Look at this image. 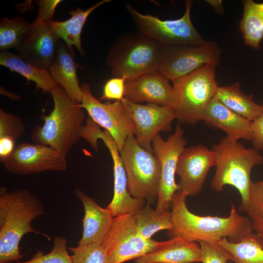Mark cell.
Returning <instances> with one entry per match:
<instances>
[{
  "label": "cell",
  "instance_id": "cell-1",
  "mask_svg": "<svg viewBox=\"0 0 263 263\" xmlns=\"http://www.w3.org/2000/svg\"><path fill=\"white\" fill-rule=\"evenodd\" d=\"M187 197L179 190L170 201L172 226L167 230L169 239L181 237L194 242L215 244L225 238L229 242L238 243L252 233V222L239 214L234 204L227 217L200 216L188 210Z\"/></svg>",
  "mask_w": 263,
  "mask_h": 263
},
{
  "label": "cell",
  "instance_id": "cell-2",
  "mask_svg": "<svg viewBox=\"0 0 263 263\" xmlns=\"http://www.w3.org/2000/svg\"><path fill=\"white\" fill-rule=\"evenodd\" d=\"M45 213L41 201L29 190L8 192L0 187V263L18 262L23 257L19 252V242L26 234L39 233L31 223Z\"/></svg>",
  "mask_w": 263,
  "mask_h": 263
},
{
  "label": "cell",
  "instance_id": "cell-3",
  "mask_svg": "<svg viewBox=\"0 0 263 263\" xmlns=\"http://www.w3.org/2000/svg\"><path fill=\"white\" fill-rule=\"evenodd\" d=\"M50 94L54 109L43 117V125L33 130L31 138L36 144L49 146L66 157L82 138L85 113L81 103L71 98L60 85H57Z\"/></svg>",
  "mask_w": 263,
  "mask_h": 263
},
{
  "label": "cell",
  "instance_id": "cell-4",
  "mask_svg": "<svg viewBox=\"0 0 263 263\" xmlns=\"http://www.w3.org/2000/svg\"><path fill=\"white\" fill-rule=\"evenodd\" d=\"M215 154L216 171L211 187L216 191L226 185L235 188L241 195L240 211H245L252 181L250 174L256 165L263 164V156L255 149L246 148L226 136L211 148Z\"/></svg>",
  "mask_w": 263,
  "mask_h": 263
},
{
  "label": "cell",
  "instance_id": "cell-5",
  "mask_svg": "<svg viewBox=\"0 0 263 263\" xmlns=\"http://www.w3.org/2000/svg\"><path fill=\"white\" fill-rule=\"evenodd\" d=\"M163 45L138 32L124 35L112 45L106 59L115 77L126 79L157 72Z\"/></svg>",
  "mask_w": 263,
  "mask_h": 263
},
{
  "label": "cell",
  "instance_id": "cell-6",
  "mask_svg": "<svg viewBox=\"0 0 263 263\" xmlns=\"http://www.w3.org/2000/svg\"><path fill=\"white\" fill-rule=\"evenodd\" d=\"M216 66L206 64L173 82L176 119L181 124L195 125L202 120L204 111L218 87Z\"/></svg>",
  "mask_w": 263,
  "mask_h": 263
},
{
  "label": "cell",
  "instance_id": "cell-7",
  "mask_svg": "<svg viewBox=\"0 0 263 263\" xmlns=\"http://www.w3.org/2000/svg\"><path fill=\"white\" fill-rule=\"evenodd\" d=\"M120 154L125 168L129 193L153 205L157 202L161 165L153 153L142 148L134 136H129Z\"/></svg>",
  "mask_w": 263,
  "mask_h": 263
},
{
  "label": "cell",
  "instance_id": "cell-8",
  "mask_svg": "<svg viewBox=\"0 0 263 263\" xmlns=\"http://www.w3.org/2000/svg\"><path fill=\"white\" fill-rule=\"evenodd\" d=\"M193 1H186L183 16L173 20H161L150 15L137 11L129 3L125 7L134 22L139 32L163 45H200L207 40L193 25L190 12Z\"/></svg>",
  "mask_w": 263,
  "mask_h": 263
},
{
  "label": "cell",
  "instance_id": "cell-9",
  "mask_svg": "<svg viewBox=\"0 0 263 263\" xmlns=\"http://www.w3.org/2000/svg\"><path fill=\"white\" fill-rule=\"evenodd\" d=\"M222 49L214 40L200 45H163L157 72L173 81L203 65H219Z\"/></svg>",
  "mask_w": 263,
  "mask_h": 263
},
{
  "label": "cell",
  "instance_id": "cell-10",
  "mask_svg": "<svg viewBox=\"0 0 263 263\" xmlns=\"http://www.w3.org/2000/svg\"><path fill=\"white\" fill-rule=\"evenodd\" d=\"M160 242L143 238L136 225L134 214H128L114 218L101 244L106 251L107 263H123L152 251Z\"/></svg>",
  "mask_w": 263,
  "mask_h": 263
},
{
  "label": "cell",
  "instance_id": "cell-11",
  "mask_svg": "<svg viewBox=\"0 0 263 263\" xmlns=\"http://www.w3.org/2000/svg\"><path fill=\"white\" fill-rule=\"evenodd\" d=\"M184 131L178 124L173 133L167 140L160 133H157L152 141L153 153L160 163L161 177L155 209L160 213L169 212L170 203L176 191L180 190L175 180L179 158L186 148L187 141Z\"/></svg>",
  "mask_w": 263,
  "mask_h": 263
},
{
  "label": "cell",
  "instance_id": "cell-12",
  "mask_svg": "<svg viewBox=\"0 0 263 263\" xmlns=\"http://www.w3.org/2000/svg\"><path fill=\"white\" fill-rule=\"evenodd\" d=\"M96 124L91 125L86 132V138L92 146L102 140L108 149L113 164L114 192L112 200L106 207L115 217L117 216L134 214L145 206L146 201L132 197L129 192L126 173L115 141L106 130L103 131Z\"/></svg>",
  "mask_w": 263,
  "mask_h": 263
},
{
  "label": "cell",
  "instance_id": "cell-13",
  "mask_svg": "<svg viewBox=\"0 0 263 263\" xmlns=\"http://www.w3.org/2000/svg\"><path fill=\"white\" fill-rule=\"evenodd\" d=\"M83 96L81 103L92 119L104 128L115 141L119 152L129 136H134L132 120L122 100L102 103L92 94L89 85H81Z\"/></svg>",
  "mask_w": 263,
  "mask_h": 263
},
{
  "label": "cell",
  "instance_id": "cell-14",
  "mask_svg": "<svg viewBox=\"0 0 263 263\" xmlns=\"http://www.w3.org/2000/svg\"><path fill=\"white\" fill-rule=\"evenodd\" d=\"M0 161L8 172L22 175L50 170L64 171L68 167L66 157L49 146L36 143L19 144Z\"/></svg>",
  "mask_w": 263,
  "mask_h": 263
},
{
  "label": "cell",
  "instance_id": "cell-15",
  "mask_svg": "<svg viewBox=\"0 0 263 263\" xmlns=\"http://www.w3.org/2000/svg\"><path fill=\"white\" fill-rule=\"evenodd\" d=\"M133 124L134 136L139 145L152 153V141L160 132H169L176 119L173 106H162L153 103L146 105L122 100Z\"/></svg>",
  "mask_w": 263,
  "mask_h": 263
},
{
  "label": "cell",
  "instance_id": "cell-16",
  "mask_svg": "<svg viewBox=\"0 0 263 263\" xmlns=\"http://www.w3.org/2000/svg\"><path fill=\"white\" fill-rule=\"evenodd\" d=\"M215 165L212 150L202 145L186 147L179 158L176 169L180 190L187 196L199 194L210 169Z\"/></svg>",
  "mask_w": 263,
  "mask_h": 263
},
{
  "label": "cell",
  "instance_id": "cell-17",
  "mask_svg": "<svg viewBox=\"0 0 263 263\" xmlns=\"http://www.w3.org/2000/svg\"><path fill=\"white\" fill-rule=\"evenodd\" d=\"M124 97L137 103L173 106L175 95L169 80L155 72L126 79Z\"/></svg>",
  "mask_w": 263,
  "mask_h": 263
},
{
  "label": "cell",
  "instance_id": "cell-18",
  "mask_svg": "<svg viewBox=\"0 0 263 263\" xmlns=\"http://www.w3.org/2000/svg\"><path fill=\"white\" fill-rule=\"evenodd\" d=\"M59 41L46 24L36 19L29 35L16 50L27 62L48 69L55 57Z\"/></svg>",
  "mask_w": 263,
  "mask_h": 263
},
{
  "label": "cell",
  "instance_id": "cell-19",
  "mask_svg": "<svg viewBox=\"0 0 263 263\" xmlns=\"http://www.w3.org/2000/svg\"><path fill=\"white\" fill-rule=\"evenodd\" d=\"M75 194L81 201L84 210L83 232L78 245L101 244L112 227L114 217L109 210L101 207L81 190L76 188Z\"/></svg>",
  "mask_w": 263,
  "mask_h": 263
},
{
  "label": "cell",
  "instance_id": "cell-20",
  "mask_svg": "<svg viewBox=\"0 0 263 263\" xmlns=\"http://www.w3.org/2000/svg\"><path fill=\"white\" fill-rule=\"evenodd\" d=\"M202 120L209 126L223 131L229 139L251 141L252 122L229 109L216 95L206 107Z\"/></svg>",
  "mask_w": 263,
  "mask_h": 263
},
{
  "label": "cell",
  "instance_id": "cell-21",
  "mask_svg": "<svg viewBox=\"0 0 263 263\" xmlns=\"http://www.w3.org/2000/svg\"><path fill=\"white\" fill-rule=\"evenodd\" d=\"M201 262L200 245L196 242L181 237L161 242L155 249L134 260V263H194Z\"/></svg>",
  "mask_w": 263,
  "mask_h": 263
},
{
  "label": "cell",
  "instance_id": "cell-22",
  "mask_svg": "<svg viewBox=\"0 0 263 263\" xmlns=\"http://www.w3.org/2000/svg\"><path fill=\"white\" fill-rule=\"evenodd\" d=\"M74 53L59 41L55 57L48 70L56 83L74 100L81 103L83 93L77 75V64Z\"/></svg>",
  "mask_w": 263,
  "mask_h": 263
},
{
  "label": "cell",
  "instance_id": "cell-23",
  "mask_svg": "<svg viewBox=\"0 0 263 263\" xmlns=\"http://www.w3.org/2000/svg\"><path fill=\"white\" fill-rule=\"evenodd\" d=\"M103 0L86 9L77 8L70 12L71 17L64 21L52 20L46 25L59 38H62L70 51L74 53L72 46H75L82 56L85 55L81 42V34L83 27L89 15L100 5L111 1Z\"/></svg>",
  "mask_w": 263,
  "mask_h": 263
},
{
  "label": "cell",
  "instance_id": "cell-24",
  "mask_svg": "<svg viewBox=\"0 0 263 263\" xmlns=\"http://www.w3.org/2000/svg\"><path fill=\"white\" fill-rule=\"evenodd\" d=\"M0 65L26 77L28 82L34 81L36 89L43 93H50L58 85L48 69L27 62L21 56L7 51L0 53Z\"/></svg>",
  "mask_w": 263,
  "mask_h": 263
},
{
  "label": "cell",
  "instance_id": "cell-25",
  "mask_svg": "<svg viewBox=\"0 0 263 263\" xmlns=\"http://www.w3.org/2000/svg\"><path fill=\"white\" fill-rule=\"evenodd\" d=\"M215 95L225 106L251 122L263 112V105L255 102L252 94H244L238 82L229 86H218Z\"/></svg>",
  "mask_w": 263,
  "mask_h": 263
},
{
  "label": "cell",
  "instance_id": "cell-26",
  "mask_svg": "<svg viewBox=\"0 0 263 263\" xmlns=\"http://www.w3.org/2000/svg\"><path fill=\"white\" fill-rule=\"evenodd\" d=\"M243 14L240 22L244 43L255 50L261 48L263 39V2L242 0Z\"/></svg>",
  "mask_w": 263,
  "mask_h": 263
},
{
  "label": "cell",
  "instance_id": "cell-27",
  "mask_svg": "<svg viewBox=\"0 0 263 263\" xmlns=\"http://www.w3.org/2000/svg\"><path fill=\"white\" fill-rule=\"evenodd\" d=\"M251 233L238 243L223 238L217 244L227 249L234 263H263V233Z\"/></svg>",
  "mask_w": 263,
  "mask_h": 263
},
{
  "label": "cell",
  "instance_id": "cell-28",
  "mask_svg": "<svg viewBox=\"0 0 263 263\" xmlns=\"http://www.w3.org/2000/svg\"><path fill=\"white\" fill-rule=\"evenodd\" d=\"M151 205L146 202L143 207L134 214L136 225L141 235L150 239L157 232L169 230L172 228L170 211L160 213L154 209Z\"/></svg>",
  "mask_w": 263,
  "mask_h": 263
},
{
  "label": "cell",
  "instance_id": "cell-29",
  "mask_svg": "<svg viewBox=\"0 0 263 263\" xmlns=\"http://www.w3.org/2000/svg\"><path fill=\"white\" fill-rule=\"evenodd\" d=\"M32 28V23L22 17L8 19L7 17L0 21V50L6 51L10 48L16 49L27 37Z\"/></svg>",
  "mask_w": 263,
  "mask_h": 263
},
{
  "label": "cell",
  "instance_id": "cell-30",
  "mask_svg": "<svg viewBox=\"0 0 263 263\" xmlns=\"http://www.w3.org/2000/svg\"><path fill=\"white\" fill-rule=\"evenodd\" d=\"M67 239L64 237L56 236L53 240L52 250L44 254L38 251L28 261H18L13 263H73L72 256L70 255L67 250Z\"/></svg>",
  "mask_w": 263,
  "mask_h": 263
},
{
  "label": "cell",
  "instance_id": "cell-31",
  "mask_svg": "<svg viewBox=\"0 0 263 263\" xmlns=\"http://www.w3.org/2000/svg\"><path fill=\"white\" fill-rule=\"evenodd\" d=\"M73 263H107L106 251L101 244L70 247Z\"/></svg>",
  "mask_w": 263,
  "mask_h": 263
},
{
  "label": "cell",
  "instance_id": "cell-32",
  "mask_svg": "<svg viewBox=\"0 0 263 263\" xmlns=\"http://www.w3.org/2000/svg\"><path fill=\"white\" fill-rule=\"evenodd\" d=\"M25 130V126L20 117L0 109V138H10L15 142Z\"/></svg>",
  "mask_w": 263,
  "mask_h": 263
},
{
  "label": "cell",
  "instance_id": "cell-33",
  "mask_svg": "<svg viewBox=\"0 0 263 263\" xmlns=\"http://www.w3.org/2000/svg\"><path fill=\"white\" fill-rule=\"evenodd\" d=\"M252 220H263V181L252 182L245 210Z\"/></svg>",
  "mask_w": 263,
  "mask_h": 263
},
{
  "label": "cell",
  "instance_id": "cell-34",
  "mask_svg": "<svg viewBox=\"0 0 263 263\" xmlns=\"http://www.w3.org/2000/svg\"><path fill=\"white\" fill-rule=\"evenodd\" d=\"M201 247L202 263H227L233 262L230 252L218 244L198 242Z\"/></svg>",
  "mask_w": 263,
  "mask_h": 263
},
{
  "label": "cell",
  "instance_id": "cell-35",
  "mask_svg": "<svg viewBox=\"0 0 263 263\" xmlns=\"http://www.w3.org/2000/svg\"><path fill=\"white\" fill-rule=\"evenodd\" d=\"M125 80L121 77L109 79L104 86L101 100L121 101L125 96Z\"/></svg>",
  "mask_w": 263,
  "mask_h": 263
},
{
  "label": "cell",
  "instance_id": "cell-36",
  "mask_svg": "<svg viewBox=\"0 0 263 263\" xmlns=\"http://www.w3.org/2000/svg\"><path fill=\"white\" fill-rule=\"evenodd\" d=\"M62 1L61 0H38L36 1L38 6V16L36 19L45 24L53 20L56 8Z\"/></svg>",
  "mask_w": 263,
  "mask_h": 263
},
{
  "label": "cell",
  "instance_id": "cell-37",
  "mask_svg": "<svg viewBox=\"0 0 263 263\" xmlns=\"http://www.w3.org/2000/svg\"><path fill=\"white\" fill-rule=\"evenodd\" d=\"M263 106V104H262ZM252 140L254 148L263 152V112L256 120L252 122Z\"/></svg>",
  "mask_w": 263,
  "mask_h": 263
},
{
  "label": "cell",
  "instance_id": "cell-38",
  "mask_svg": "<svg viewBox=\"0 0 263 263\" xmlns=\"http://www.w3.org/2000/svg\"><path fill=\"white\" fill-rule=\"evenodd\" d=\"M15 142L8 138H0V159L9 156L15 149Z\"/></svg>",
  "mask_w": 263,
  "mask_h": 263
},
{
  "label": "cell",
  "instance_id": "cell-39",
  "mask_svg": "<svg viewBox=\"0 0 263 263\" xmlns=\"http://www.w3.org/2000/svg\"><path fill=\"white\" fill-rule=\"evenodd\" d=\"M206 1L215 10L218 15H222L224 13V9L223 5V2L221 0H207Z\"/></svg>",
  "mask_w": 263,
  "mask_h": 263
},
{
  "label": "cell",
  "instance_id": "cell-40",
  "mask_svg": "<svg viewBox=\"0 0 263 263\" xmlns=\"http://www.w3.org/2000/svg\"><path fill=\"white\" fill-rule=\"evenodd\" d=\"M0 93L1 94H2L7 97L13 101H15L20 98V96L18 95V94L15 93H13L12 92H9L6 90L5 89H4L2 87H0Z\"/></svg>",
  "mask_w": 263,
  "mask_h": 263
},
{
  "label": "cell",
  "instance_id": "cell-41",
  "mask_svg": "<svg viewBox=\"0 0 263 263\" xmlns=\"http://www.w3.org/2000/svg\"><path fill=\"white\" fill-rule=\"evenodd\" d=\"M252 225L253 229L255 230L257 233H263V220H252Z\"/></svg>",
  "mask_w": 263,
  "mask_h": 263
},
{
  "label": "cell",
  "instance_id": "cell-42",
  "mask_svg": "<svg viewBox=\"0 0 263 263\" xmlns=\"http://www.w3.org/2000/svg\"><path fill=\"white\" fill-rule=\"evenodd\" d=\"M14 262H7V263H13Z\"/></svg>",
  "mask_w": 263,
  "mask_h": 263
},
{
  "label": "cell",
  "instance_id": "cell-43",
  "mask_svg": "<svg viewBox=\"0 0 263 263\" xmlns=\"http://www.w3.org/2000/svg\"><path fill=\"white\" fill-rule=\"evenodd\" d=\"M227 263H233L232 262L230 261V262H228Z\"/></svg>",
  "mask_w": 263,
  "mask_h": 263
}]
</instances>
